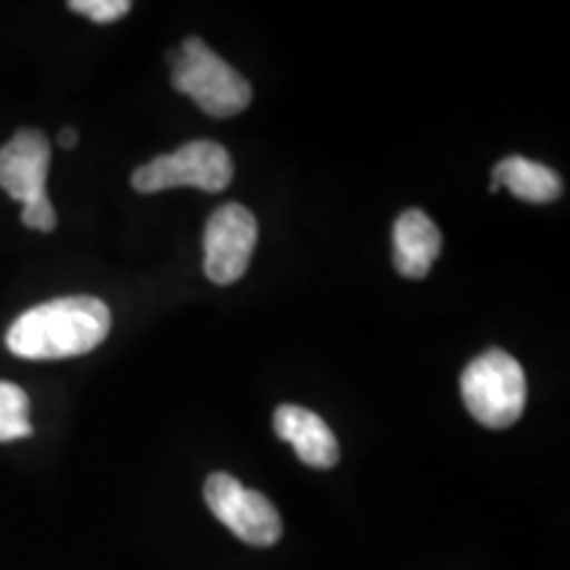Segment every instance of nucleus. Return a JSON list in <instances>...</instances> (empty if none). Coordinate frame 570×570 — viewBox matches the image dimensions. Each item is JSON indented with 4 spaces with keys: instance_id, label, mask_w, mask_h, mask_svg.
I'll return each instance as SVG.
<instances>
[{
    "instance_id": "nucleus-3",
    "label": "nucleus",
    "mask_w": 570,
    "mask_h": 570,
    "mask_svg": "<svg viewBox=\"0 0 570 570\" xmlns=\"http://www.w3.org/2000/svg\"><path fill=\"white\" fill-rule=\"evenodd\" d=\"M462 399L470 415L487 428H510L525 407V375L515 356L489 348L462 373Z\"/></svg>"
},
{
    "instance_id": "nucleus-2",
    "label": "nucleus",
    "mask_w": 570,
    "mask_h": 570,
    "mask_svg": "<svg viewBox=\"0 0 570 570\" xmlns=\"http://www.w3.org/2000/svg\"><path fill=\"white\" fill-rule=\"evenodd\" d=\"M173 61V85L209 117H235L252 104V85L240 71L219 59L204 40L188 38Z\"/></svg>"
},
{
    "instance_id": "nucleus-13",
    "label": "nucleus",
    "mask_w": 570,
    "mask_h": 570,
    "mask_svg": "<svg viewBox=\"0 0 570 570\" xmlns=\"http://www.w3.org/2000/svg\"><path fill=\"white\" fill-rule=\"evenodd\" d=\"M21 223L30 227V230L51 233L56 227V212L51 202H48V196L40 198V202L24 204V209H21Z\"/></svg>"
},
{
    "instance_id": "nucleus-7",
    "label": "nucleus",
    "mask_w": 570,
    "mask_h": 570,
    "mask_svg": "<svg viewBox=\"0 0 570 570\" xmlns=\"http://www.w3.org/2000/svg\"><path fill=\"white\" fill-rule=\"evenodd\" d=\"M51 142L40 130H19L0 148V188L24 204L46 198Z\"/></svg>"
},
{
    "instance_id": "nucleus-9",
    "label": "nucleus",
    "mask_w": 570,
    "mask_h": 570,
    "mask_svg": "<svg viewBox=\"0 0 570 570\" xmlns=\"http://www.w3.org/2000/svg\"><path fill=\"white\" fill-rule=\"evenodd\" d=\"M441 254V233L420 209H407L394 225V265L404 277L420 281Z\"/></svg>"
},
{
    "instance_id": "nucleus-4",
    "label": "nucleus",
    "mask_w": 570,
    "mask_h": 570,
    "mask_svg": "<svg viewBox=\"0 0 570 570\" xmlns=\"http://www.w3.org/2000/svg\"><path fill=\"white\" fill-rule=\"evenodd\" d=\"M233 180V159L219 142L194 140L173 154L156 156L132 173L138 194H159L169 188H198L219 194Z\"/></svg>"
},
{
    "instance_id": "nucleus-14",
    "label": "nucleus",
    "mask_w": 570,
    "mask_h": 570,
    "mask_svg": "<svg viewBox=\"0 0 570 570\" xmlns=\"http://www.w3.org/2000/svg\"><path fill=\"white\" fill-rule=\"evenodd\" d=\"M59 142H61V148H75L77 146V130H71V127H67V130H61Z\"/></svg>"
},
{
    "instance_id": "nucleus-6",
    "label": "nucleus",
    "mask_w": 570,
    "mask_h": 570,
    "mask_svg": "<svg viewBox=\"0 0 570 570\" xmlns=\"http://www.w3.org/2000/svg\"><path fill=\"white\" fill-rule=\"evenodd\" d=\"M256 235V217L246 206L225 204L212 214L204 233V273L212 283L230 285L246 275L252 262Z\"/></svg>"
},
{
    "instance_id": "nucleus-8",
    "label": "nucleus",
    "mask_w": 570,
    "mask_h": 570,
    "mask_svg": "<svg viewBox=\"0 0 570 570\" xmlns=\"http://www.w3.org/2000/svg\"><path fill=\"white\" fill-rule=\"evenodd\" d=\"M275 433L296 449L298 460L304 465L327 470L341 458V446L333 431L320 415L312 410L296 407V404H283L275 412Z\"/></svg>"
},
{
    "instance_id": "nucleus-12",
    "label": "nucleus",
    "mask_w": 570,
    "mask_h": 570,
    "mask_svg": "<svg viewBox=\"0 0 570 570\" xmlns=\"http://www.w3.org/2000/svg\"><path fill=\"white\" fill-rule=\"evenodd\" d=\"M69 9L98 21V24H111V21L127 17L132 3H127V0H71Z\"/></svg>"
},
{
    "instance_id": "nucleus-5",
    "label": "nucleus",
    "mask_w": 570,
    "mask_h": 570,
    "mask_svg": "<svg viewBox=\"0 0 570 570\" xmlns=\"http://www.w3.org/2000/svg\"><path fill=\"white\" fill-rule=\"evenodd\" d=\"M204 497L217 520L230 529L235 537L252 547H273L283 533L281 515L275 504L259 491L246 489L227 473L209 475Z\"/></svg>"
},
{
    "instance_id": "nucleus-11",
    "label": "nucleus",
    "mask_w": 570,
    "mask_h": 570,
    "mask_svg": "<svg viewBox=\"0 0 570 570\" xmlns=\"http://www.w3.org/2000/svg\"><path fill=\"white\" fill-rule=\"evenodd\" d=\"M32 436L30 396L13 383L0 381V441Z\"/></svg>"
},
{
    "instance_id": "nucleus-10",
    "label": "nucleus",
    "mask_w": 570,
    "mask_h": 570,
    "mask_svg": "<svg viewBox=\"0 0 570 570\" xmlns=\"http://www.w3.org/2000/svg\"><path fill=\"white\" fill-rule=\"evenodd\" d=\"M499 188H508L512 196L529 204H550L562 194L560 175L554 169L523 156H508L497 164L489 190Z\"/></svg>"
},
{
    "instance_id": "nucleus-1",
    "label": "nucleus",
    "mask_w": 570,
    "mask_h": 570,
    "mask_svg": "<svg viewBox=\"0 0 570 570\" xmlns=\"http://www.w3.org/2000/svg\"><path fill=\"white\" fill-rule=\"evenodd\" d=\"M111 331L101 298L63 296L27 309L6 333V346L24 360H67L88 354Z\"/></svg>"
}]
</instances>
